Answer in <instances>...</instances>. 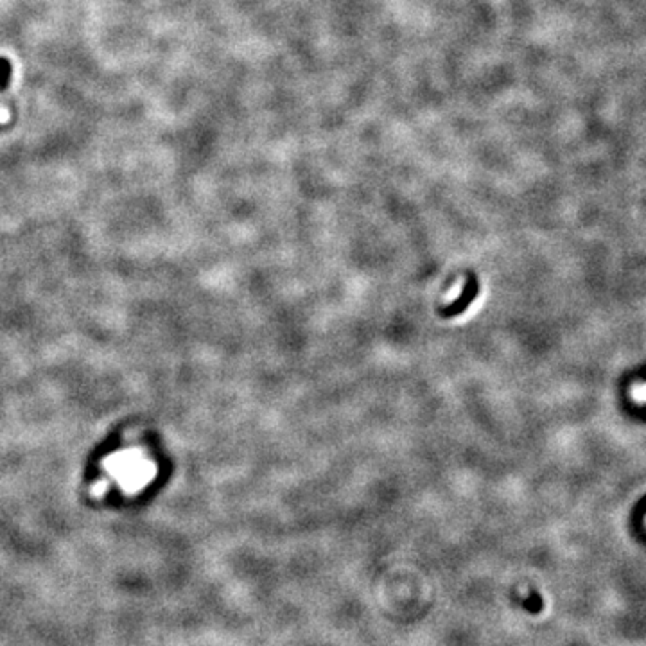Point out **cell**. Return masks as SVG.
Here are the masks:
<instances>
[{
	"instance_id": "obj_2",
	"label": "cell",
	"mask_w": 646,
	"mask_h": 646,
	"mask_svg": "<svg viewBox=\"0 0 646 646\" xmlns=\"http://www.w3.org/2000/svg\"><path fill=\"white\" fill-rule=\"evenodd\" d=\"M633 399L638 402H646V384H639L633 388Z\"/></svg>"
},
{
	"instance_id": "obj_1",
	"label": "cell",
	"mask_w": 646,
	"mask_h": 646,
	"mask_svg": "<svg viewBox=\"0 0 646 646\" xmlns=\"http://www.w3.org/2000/svg\"><path fill=\"white\" fill-rule=\"evenodd\" d=\"M9 79H11V63L6 58H0V90L8 88Z\"/></svg>"
}]
</instances>
